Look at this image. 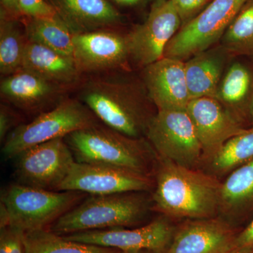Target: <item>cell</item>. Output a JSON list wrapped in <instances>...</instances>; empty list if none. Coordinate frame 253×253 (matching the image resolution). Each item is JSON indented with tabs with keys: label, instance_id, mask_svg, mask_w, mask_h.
<instances>
[{
	"label": "cell",
	"instance_id": "1",
	"mask_svg": "<svg viewBox=\"0 0 253 253\" xmlns=\"http://www.w3.org/2000/svg\"><path fill=\"white\" fill-rule=\"evenodd\" d=\"M152 210L164 217L196 219L219 212L221 182L212 174L158 158Z\"/></svg>",
	"mask_w": 253,
	"mask_h": 253
},
{
	"label": "cell",
	"instance_id": "2",
	"mask_svg": "<svg viewBox=\"0 0 253 253\" xmlns=\"http://www.w3.org/2000/svg\"><path fill=\"white\" fill-rule=\"evenodd\" d=\"M81 97L105 126L130 137L146 134L156 113L150 110L153 102L144 83L126 78H94L83 86Z\"/></svg>",
	"mask_w": 253,
	"mask_h": 253
},
{
	"label": "cell",
	"instance_id": "3",
	"mask_svg": "<svg viewBox=\"0 0 253 253\" xmlns=\"http://www.w3.org/2000/svg\"><path fill=\"white\" fill-rule=\"evenodd\" d=\"M64 139L78 163L123 168L150 175L157 156L149 141L130 137L98 123Z\"/></svg>",
	"mask_w": 253,
	"mask_h": 253
},
{
	"label": "cell",
	"instance_id": "4",
	"mask_svg": "<svg viewBox=\"0 0 253 253\" xmlns=\"http://www.w3.org/2000/svg\"><path fill=\"white\" fill-rule=\"evenodd\" d=\"M141 193L87 196L48 229L65 236L81 231L137 225L152 210L149 199Z\"/></svg>",
	"mask_w": 253,
	"mask_h": 253
},
{
	"label": "cell",
	"instance_id": "5",
	"mask_svg": "<svg viewBox=\"0 0 253 253\" xmlns=\"http://www.w3.org/2000/svg\"><path fill=\"white\" fill-rule=\"evenodd\" d=\"M88 194L71 191H49L11 184L1 198L10 225L24 232L49 229L51 224L83 201Z\"/></svg>",
	"mask_w": 253,
	"mask_h": 253
},
{
	"label": "cell",
	"instance_id": "6",
	"mask_svg": "<svg viewBox=\"0 0 253 253\" xmlns=\"http://www.w3.org/2000/svg\"><path fill=\"white\" fill-rule=\"evenodd\" d=\"M97 124L94 113L77 100L66 99L42 112L32 122L19 125L3 144L5 157L14 158L25 150Z\"/></svg>",
	"mask_w": 253,
	"mask_h": 253
},
{
	"label": "cell",
	"instance_id": "7",
	"mask_svg": "<svg viewBox=\"0 0 253 253\" xmlns=\"http://www.w3.org/2000/svg\"><path fill=\"white\" fill-rule=\"evenodd\" d=\"M250 0H212L181 26L165 51L164 57L181 61L206 51L222 36Z\"/></svg>",
	"mask_w": 253,
	"mask_h": 253
},
{
	"label": "cell",
	"instance_id": "8",
	"mask_svg": "<svg viewBox=\"0 0 253 253\" xmlns=\"http://www.w3.org/2000/svg\"><path fill=\"white\" fill-rule=\"evenodd\" d=\"M146 136L158 158L195 168L204 161L194 123L185 110H157Z\"/></svg>",
	"mask_w": 253,
	"mask_h": 253
},
{
	"label": "cell",
	"instance_id": "9",
	"mask_svg": "<svg viewBox=\"0 0 253 253\" xmlns=\"http://www.w3.org/2000/svg\"><path fill=\"white\" fill-rule=\"evenodd\" d=\"M14 158L18 184L49 191H57L76 163L64 138L36 145Z\"/></svg>",
	"mask_w": 253,
	"mask_h": 253
},
{
	"label": "cell",
	"instance_id": "10",
	"mask_svg": "<svg viewBox=\"0 0 253 253\" xmlns=\"http://www.w3.org/2000/svg\"><path fill=\"white\" fill-rule=\"evenodd\" d=\"M182 26L172 0H157L142 24L126 35L129 57L145 68L164 57L171 40Z\"/></svg>",
	"mask_w": 253,
	"mask_h": 253
},
{
	"label": "cell",
	"instance_id": "11",
	"mask_svg": "<svg viewBox=\"0 0 253 253\" xmlns=\"http://www.w3.org/2000/svg\"><path fill=\"white\" fill-rule=\"evenodd\" d=\"M149 174L123 168L76 162L57 191H71L88 195L145 192L154 189Z\"/></svg>",
	"mask_w": 253,
	"mask_h": 253
},
{
	"label": "cell",
	"instance_id": "12",
	"mask_svg": "<svg viewBox=\"0 0 253 253\" xmlns=\"http://www.w3.org/2000/svg\"><path fill=\"white\" fill-rule=\"evenodd\" d=\"M166 218H158L146 225L134 229L113 228L81 231L63 236L70 241L111 248L124 253H166L175 232Z\"/></svg>",
	"mask_w": 253,
	"mask_h": 253
},
{
	"label": "cell",
	"instance_id": "13",
	"mask_svg": "<svg viewBox=\"0 0 253 253\" xmlns=\"http://www.w3.org/2000/svg\"><path fill=\"white\" fill-rule=\"evenodd\" d=\"M186 111L194 123L204 160L208 161L226 141L249 129L215 98L191 100Z\"/></svg>",
	"mask_w": 253,
	"mask_h": 253
},
{
	"label": "cell",
	"instance_id": "14",
	"mask_svg": "<svg viewBox=\"0 0 253 253\" xmlns=\"http://www.w3.org/2000/svg\"><path fill=\"white\" fill-rule=\"evenodd\" d=\"M73 57L81 73L126 67L129 57L126 36L104 30L73 36Z\"/></svg>",
	"mask_w": 253,
	"mask_h": 253
},
{
	"label": "cell",
	"instance_id": "15",
	"mask_svg": "<svg viewBox=\"0 0 253 253\" xmlns=\"http://www.w3.org/2000/svg\"><path fill=\"white\" fill-rule=\"evenodd\" d=\"M239 231L219 218L189 219L175 231L166 253H226Z\"/></svg>",
	"mask_w": 253,
	"mask_h": 253
},
{
	"label": "cell",
	"instance_id": "16",
	"mask_svg": "<svg viewBox=\"0 0 253 253\" xmlns=\"http://www.w3.org/2000/svg\"><path fill=\"white\" fill-rule=\"evenodd\" d=\"M143 83L157 110H185L191 101L181 60L163 57L146 66Z\"/></svg>",
	"mask_w": 253,
	"mask_h": 253
},
{
	"label": "cell",
	"instance_id": "17",
	"mask_svg": "<svg viewBox=\"0 0 253 253\" xmlns=\"http://www.w3.org/2000/svg\"><path fill=\"white\" fill-rule=\"evenodd\" d=\"M65 86L56 84L36 73L21 69L1 81L2 99L27 111H40L55 104Z\"/></svg>",
	"mask_w": 253,
	"mask_h": 253
},
{
	"label": "cell",
	"instance_id": "18",
	"mask_svg": "<svg viewBox=\"0 0 253 253\" xmlns=\"http://www.w3.org/2000/svg\"><path fill=\"white\" fill-rule=\"evenodd\" d=\"M54 6L73 34L98 31L121 19L107 0H54Z\"/></svg>",
	"mask_w": 253,
	"mask_h": 253
},
{
	"label": "cell",
	"instance_id": "19",
	"mask_svg": "<svg viewBox=\"0 0 253 253\" xmlns=\"http://www.w3.org/2000/svg\"><path fill=\"white\" fill-rule=\"evenodd\" d=\"M229 56L225 49L219 46L195 54L184 62L191 100L216 97Z\"/></svg>",
	"mask_w": 253,
	"mask_h": 253
},
{
	"label": "cell",
	"instance_id": "20",
	"mask_svg": "<svg viewBox=\"0 0 253 253\" xmlns=\"http://www.w3.org/2000/svg\"><path fill=\"white\" fill-rule=\"evenodd\" d=\"M217 99L248 128L251 126L253 103V70L244 63H233L221 79Z\"/></svg>",
	"mask_w": 253,
	"mask_h": 253
},
{
	"label": "cell",
	"instance_id": "21",
	"mask_svg": "<svg viewBox=\"0 0 253 253\" xmlns=\"http://www.w3.org/2000/svg\"><path fill=\"white\" fill-rule=\"evenodd\" d=\"M219 212L234 222L248 224L252 220L253 160L229 173L221 182Z\"/></svg>",
	"mask_w": 253,
	"mask_h": 253
},
{
	"label": "cell",
	"instance_id": "22",
	"mask_svg": "<svg viewBox=\"0 0 253 253\" xmlns=\"http://www.w3.org/2000/svg\"><path fill=\"white\" fill-rule=\"evenodd\" d=\"M21 68L63 86L76 83L81 74L71 56L28 40Z\"/></svg>",
	"mask_w": 253,
	"mask_h": 253
},
{
	"label": "cell",
	"instance_id": "23",
	"mask_svg": "<svg viewBox=\"0 0 253 253\" xmlns=\"http://www.w3.org/2000/svg\"><path fill=\"white\" fill-rule=\"evenodd\" d=\"M26 34L28 41L73 57L74 34L59 15L56 17L28 18Z\"/></svg>",
	"mask_w": 253,
	"mask_h": 253
},
{
	"label": "cell",
	"instance_id": "24",
	"mask_svg": "<svg viewBox=\"0 0 253 253\" xmlns=\"http://www.w3.org/2000/svg\"><path fill=\"white\" fill-rule=\"evenodd\" d=\"M26 253H124L119 250L65 239L48 229L25 232Z\"/></svg>",
	"mask_w": 253,
	"mask_h": 253
},
{
	"label": "cell",
	"instance_id": "25",
	"mask_svg": "<svg viewBox=\"0 0 253 253\" xmlns=\"http://www.w3.org/2000/svg\"><path fill=\"white\" fill-rule=\"evenodd\" d=\"M16 18L1 13L0 23V72L5 76L22 68L23 56L27 44Z\"/></svg>",
	"mask_w": 253,
	"mask_h": 253
},
{
	"label": "cell",
	"instance_id": "26",
	"mask_svg": "<svg viewBox=\"0 0 253 253\" xmlns=\"http://www.w3.org/2000/svg\"><path fill=\"white\" fill-rule=\"evenodd\" d=\"M253 160V126L226 141L208 162L216 175H224Z\"/></svg>",
	"mask_w": 253,
	"mask_h": 253
},
{
	"label": "cell",
	"instance_id": "27",
	"mask_svg": "<svg viewBox=\"0 0 253 253\" xmlns=\"http://www.w3.org/2000/svg\"><path fill=\"white\" fill-rule=\"evenodd\" d=\"M221 40L229 56L253 57V0L240 11Z\"/></svg>",
	"mask_w": 253,
	"mask_h": 253
},
{
	"label": "cell",
	"instance_id": "28",
	"mask_svg": "<svg viewBox=\"0 0 253 253\" xmlns=\"http://www.w3.org/2000/svg\"><path fill=\"white\" fill-rule=\"evenodd\" d=\"M24 234L11 225L0 228V253H26Z\"/></svg>",
	"mask_w": 253,
	"mask_h": 253
},
{
	"label": "cell",
	"instance_id": "29",
	"mask_svg": "<svg viewBox=\"0 0 253 253\" xmlns=\"http://www.w3.org/2000/svg\"><path fill=\"white\" fill-rule=\"evenodd\" d=\"M23 16L28 18L56 17L59 16L54 5L46 0H19Z\"/></svg>",
	"mask_w": 253,
	"mask_h": 253
},
{
	"label": "cell",
	"instance_id": "30",
	"mask_svg": "<svg viewBox=\"0 0 253 253\" xmlns=\"http://www.w3.org/2000/svg\"><path fill=\"white\" fill-rule=\"evenodd\" d=\"M209 0H172L180 16L182 26L193 19L206 8Z\"/></svg>",
	"mask_w": 253,
	"mask_h": 253
},
{
	"label": "cell",
	"instance_id": "31",
	"mask_svg": "<svg viewBox=\"0 0 253 253\" xmlns=\"http://www.w3.org/2000/svg\"><path fill=\"white\" fill-rule=\"evenodd\" d=\"M16 118L14 113L6 106H1L0 110V139L4 141L8 135L13 131Z\"/></svg>",
	"mask_w": 253,
	"mask_h": 253
},
{
	"label": "cell",
	"instance_id": "32",
	"mask_svg": "<svg viewBox=\"0 0 253 253\" xmlns=\"http://www.w3.org/2000/svg\"><path fill=\"white\" fill-rule=\"evenodd\" d=\"M234 247L253 251V218L236 235Z\"/></svg>",
	"mask_w": 253,
	"mask_h": 253
},
{
	"label": "cell",
	"instance_id": "33",
	"mask_svg": "<svg viewBox=\"0 0 253 253\" xmlns=\"http://www.w3.org/2000/svg\"><path fill=\"white\" fill-rule=\"evenodd\" d=\"M1 13L9 17L17 18L23 16L20 7L19 0H1Z\"/></svg>",
	"mask_w": 253,
	"mask_h": 253
},
{
	"label": "cell",
	"instance_id": "34",
	"mask_svg": "<svg viewBox=\"0 0 253 253\" xmlns=\"http://www.w3.org/2000/svg\"><path fill=\"white\" fill-rule=\"evenodd\" d=\"M113 1L124 6H134L144 4L149 0H113Z\"/></svg>",
	"mask_w": 253,
	"mask_h": 253
},
{
	"label": "cell",
	"instance_id": "35",
	"mask_svg": "<svg viewBox=\"0 0 253 253\" xmlns=\"http://www.w3.org/2000/svg\"><path fill=\"white\" fill-rule=\"evenodd\" d=\"M226 253H253V251L248 249H241V248L234 247V249H231L230 251Z\"/></svg>",
	"mask_w": 253,
	"mask_h": 253
},
{
	"label": "cell",
	"instance_id": "36",
	"mask_svg": "<svg viewBox=\"0 0 253 253\" xmlns=\"http://www.w3.org/2000/svg\"><path fill=\"white\" fill-rule=\"evenodd\" d=\"M251 126H253V105H252V108H251Z\"/></svg>",
	"mask_w": 253,
	"mask_h": 253
},
{
	"label": "cell",
	"instance_id": "37",
	"mask_svg": "<svg viewBox=\"0 0 253 253\" xmlns=\"http://www.w3.org/2000/svg\"><path fill=\"white\" fill-rule=\"evenodd\" d=\"M124 253H155L152 252H149V251H139V252H129Z\"/></svg>",
	"mask_w": 253,
	"mask_h": 253
}]
</instances>
